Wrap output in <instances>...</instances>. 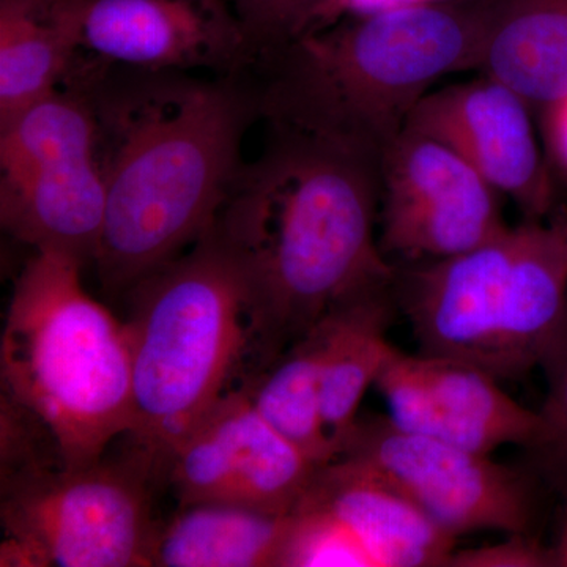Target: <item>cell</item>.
<instances>
[{
  "mask_svg": "<svg viewBox=\"0 0 567 567\" xmlns=\"http://www.w3.org/2000/svg\"><path fill=\"white\" fill-rule=\"evenodd\" d=\"M499 196L453 148L405 126L380 162V249L405 264L472 251L507 230Z\"/></svg>",
  "mask_w": 567,
  "mask_h": 567,
  "instance_id": "cell-10",
  "label": "cell"
},
{
  "mask_svg": "<svg viewBox=\"0 0 567 567\" xmlns=\"http://www.w3.org/2000/svg\"><path fill=\"white\" fill-rule=\"evenodd\" d=\"M84 264L35 251L11 295L0 347L7 398L50 434L65 468H84L133 424L128 328L93 300Z\"/></svg>",
  "mask_w": 567,
  "mask_h": 567,
  "instance_id": "cell-5",
  "label": "cell"
},
{
  "mask_svg": "<svg viewBox=\"0 0 567 567\" xmlns=\"http://www.w3.org/2000/svg\"><path fill=\"white\" fill-rule=\"evenodd\" d=\"M106 212L95 104L61 91L0 125V219L35 251L95 257Z\"/></svg>",
  "mask_w": 567,
  "mask_h": 567,
  "instance_id": "cell-8",
  "label": "cell"
},
{
  "mask_svg": "<svg viewBox=\"0 0 567 567\" xmlns=\"http://www.w3.org/2000/svg\"><path fill=\"white\" fill-rule=\"evenodd\" d=\"M394 295L417 352L524 379L567 309V212L507 227L458 256L398 267Z\"/></svg>",
  "mask_w": 567,
  "mask_h": 567,
  "instance_id": "cell-6",
  "label": "cell"
},
{
  "mask_svg": "<svg viewBox=\"0 0 567 567\" xmlns=\"http://www.w3.org/2000/svg\"><path fill=\"white\" fill-rule=\"evenodd\" d=\"M374 385L395 425L473 453L527 450L539 435V412L518 404L498 379L473 364L394 347Z\"/></svg>",
  "mask_w": 567,
  "mask_h": 567,
  "instance_id": "cell-14",
  "label": "cell"
},
{
  "mask_svg": "<svg viewBox=\"0 0 567 567\" xmlns=\"http://www.w3.org/2000/svg\"><path fill=\"white\" fill-rule=\"evenodd\" d=\"M533 107L495 78L429 92L410 115L409 128L443 142L532 221L554 215L555 189L537 145Z\"/></svg>",
  "mask_w": 567,
  "mask_h": 567,
  "instance_id": "cell-13",
  "label": "cell"
},
{
  "mask_svg": "<svg viewBox=\"0 0 567 567\" xmlns=\"http://www.w3.org/2000/svg\"><path fill=\"white\" fill-rule=\"evenodd\" d=\"M540 114L551 162L567 177V95Z\"/></svg>",
  "mask_w": 567,
  "mask_h": 567,
  "instance_id": "cell-24",
  "label": "cell"
},
{
  "mask_svg": "<svg viewBox=\"0 0 567 567\" xmlns=\"http://www.w3.org/2000/svg\"><path fill=\"white\" fill-rule=\"evenodd\" d=\"M450 567H555L554 550L533 535H509L502 543L454 550Z\"/></svg>",
  "mask_w": 567,
  "mask_h": 567,
  "instance_id": "cell-23",
  "label": "cell"
},
{
  "mask_svg": "<svg viewBox=\"0 0 567 567\" xmlns=\"http://www.w3.org/2000/svg\"><path fill=\"white\" fill-rule=\"evenodd\" d=\"M551 550H554L555 567H567V514Z\"/></svg>",
  "mask_w": 567,
  "mask_h": 567,
  "instance_id": "cell-26",
  "label": "cell"
},
{
  "mask_svg": "<svg viewBox=\"0 0 567 567\" xmlns=\"http://www.w3.org/2000/svg\"><path fill=\"white\" fill-rule=\"evenodd\" d=\"M271 123L270 144L240 167L215 223L251 281L257 372L336 306L391 286L398 271L375 240L379 159Z\"/></svg>",
  "mask_w": 567,
  "mask_h": 567,
  "instance_id": "cell-1",
  "label": "cell"
},
{
  "mask_svg": "<svg viewBox=\"0 0 567 567\" xmlns=\"http://www.w3.org/2000/svg\"><path fill=\"white\" fill-rule=\"evenodd\" d=\"M371 470L447 535L480 529L532 535L536 475L399 427L388 416L357 417L334 458Z\"/></svg>",
  "mask_w": 567,
  "mask_h": 567,
  "instance_id": "cell-9",
  "label": "cell"
},
{
  "mask_svg": "<svg viewBox=\"0 0 567 567\" xmlns=\"http://www.w3.org/2000/svg\"><path fill=\"white\" fill-rule=\"evenodd\" d=\"M80 76L54 0H0V125Z\"/></svg>",
  "mask_w": 567,
  "mask_h": 567,
  "instance_id": "cell-19",
  "label": "cell"
},
{
  "mask_svg": "<svg viewBox=\"0 0 567 567\" xmlns=\"http://www.w3.org/2000/svg\"><path fill=\"white\" fill-rule=\"evenodd\" d=\"M93 104L106 182L93 264L104 289L130 292L215 226L251 104L229 85L169 78Z\"/></svg>",
  "mask_w": 567,
  "mask_h": 567,
  "instance_id": "cell-2",
  "label": "cell"
},
{
  "mask_svg": "<svg viewBox=\"0 0 567 567\" xmlns=\"http://www.w3.org/2000/svg\"><path fill=\"white\" fill-rule=\"evenodd\" d=\"M317 468L259 415L244 390L224 395L194 425L166 473L182 506L224 503L287 516Z\"/></svg>",
  "mask_w": 567,
  "mask_h": 567,
  "instance_id": "cell-12",
  "label": "cell"
},
{
  "mask_svg": "<svg viewBox=\"0 0 567 567\" xmlns=\"http://www.w3.org/2000/svg\"><path fill=\"white\" fill-rule=\"evenodd\" d=\"M153 475L140 451L121 464L41 462L2 473L0 566H152L158 529L147 487Z\"/></svg>",
  "mask_w": 567,
  "mask_h": 567,
  "instance_id": "cell-7",
  "label": "cell"
},
{
  "mask_svg": "<svg viewBox=\"0 0 567 567\" xmlns=\"http://www.w3.org/2000/svg\"><path fill=\"white\" fill-rule=\"evenodd\" d=\"M481 25V0H431L306 32L278 55L268 117L382 162L440 78L477 70Z\"/></svg>",
  "mask_w": 567,
  "mask_h": 567,
  "instance_id": "cell-3",
  "label": "cell"
},
{
  "mask_svg": "<svg viewBox=\"0 0 567 567\" xmlns=\"http://www.w3.org/2000/svg\"><path fill=\"white\" fill-rule=\"evenodd\" d=\"M328 0H234L252 52L278 58L289 44L315 28Z\"/></svg>",
  "mask_w": 567,
  "mask_h": 567,
  "instance_id": "cell-22",
  "label": "cell"
},
{
  "mask_svg": "<svg viewBox=\"0 0 567 567\" xmlns=\"http://www.w3.org/2000/svg\"><path fill=\"white\" fill-rule=\"evenodd\" d=\"M377 0H328L319 13V21H316L317 28L333 24L342 18L354 17V14L368 13L374 9ZM431 2V0H385L382 9L385 7L402 6V3Z\"/></svg>",
  "mask_w": 567,
  "mask_h": 567,
  "instance_id": "cell-25",
  "label": "cell"
},
{
  "mask_svg": "<svg viewBox=\"0 0 567 567\" xmlns=\"http://www.w3.org/2000/svg\"><path fill=\"white\" fill-rule=\"evenodd\" d=\"M539 368L547 393L540 406V431L527 447L529 466L537 480L557 492L567 505V309L548 344Z\"/></svg>",
  "mask_w": 567,
  "mask_h": 567,
  "instance_id": "cell-21",
  "label": "cell"
},
{
  "mask_svg": "<svg viewBox=\"0 0 567 567\" xmlns=\"http://www.w3.org/2000/svg\"><path fill=\"white\" fill-rule=\"evenodd\" d=\"M395 281V279H394ZM394 284L336 306L320 320L323 330L322 413L336 454L358 417L365 391L374 385L393 344Z\"/></svg>",
  "mask_w": 567,
  "mask_h": 567,
  "instance_id": "cell-17",
  "label": "cell"
},
{
  "mask_svg": "<svg viewBox=\"0 0 567 567\" xmlns=\"http://www.w3.org/2000/svg\"><path fill=\"white\" fill-rule=\"evenodd\" d=\"M80 59L147 73L234 69L254 54L244 24L227 0H54Z\"/></svg>",
  "mask_w": 567,
  "mask_h": 567,
  "instance_id": "cell-11",
  "label": "cell"
},
{
  "mask_svg": "<svg viewBox=\"0 0 567 567\" xmlns=\"http://www.w3.org/2000/svg\"><path fill=\"white\" fill-rule=\"evenodd\" d=\"M477 71L546 111L567 95V0H481Z\"/></svg>",
  "mask_w": 567,
  "mask_h": 567,
  "instance_id": "cell-16",
  "label": "cell"
},
{
  "mask_svg": "<svg viewBox=\"0 0 567 567\" xmlns=\"http://www.w3.org/2000/svg\"><path fill=\"white\" fill-rule=\"evenodd\" d=\"M322 354L319 322L254 375L245 390L259 415L317 466L336 457L322 413Z\"/></svg>",
  "mask_w": 567,
  "mask_h": 567,
  "instance_id": "cell-20",
  "label": "cell"
},
{
  "mask_svg": "<svg viewBox=\"0 0 567 567\" xmlns=\"http://www.w3.org/2000/svg\"><path fill=\"white\" fill-rule=\"evenodd\" d=\"M289 514L224 503L182 506L156 529L151 565L159 567H279Z\"/></svg>",
  "mask_w": 567,
  "mask_h": 567,
  "instance_id": "cell-18",
  "label": "cell"
},
{
  "mask_svg": "<svg viewBox=\"0 0 567 567\" xmlns=\"http://www.w3.org/2000/svg\"><path fill=\"white\" fill-rule=\"evenodd\" d=\"M297 506L333 518L372 567H440L456 550L457 537L436 527L406 496L371 470L333 458L316 470Z\"/></svg>",
  "mask_w": 567,
  "mask_h": 567,
  "instance_id": "cell-15",
  "label": "cell"
},
{
  "mask_svg": "<svg viewBox=\"0 0 567 567\" xmlns=\"http://www.w3.org/2000/svg\"><path fill=\"white\" fill-rule=\"evenodd\" d=\"M133 358L130 436L156 473L218 404L246 354L256 361V305L244 260L215 226L128 292Z\"/></svg>",
  "mask_w": 567,
  "mask_h": 567,
  "instance_id": "cell-4",
  "label": "cell"
}]
</instances>
